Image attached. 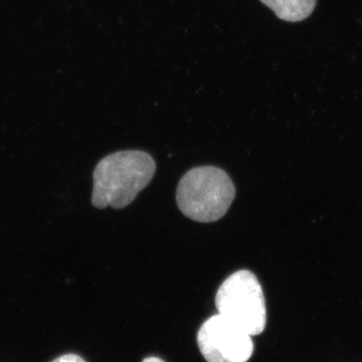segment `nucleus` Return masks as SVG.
<instances>
[{"mask_svg": "<svg viewBox=\"0 0 362 362\" xmlns=\"http://www.w3.org/2000/svg\"><path fill=\"white\" fill-rule=\"evenodd\" d=\"M218 314L251 337L266 327L267 311L263 288L254 273L235 272L218 288L216 296Z\"/></svg>", "mask_w": 362, "mask_h": 362, "instance_id": "3", "label": "nucleus"}, {"mask_svg": "<svg viewBox=\"0 0 362 362\" xmlns=\"http://www.w3.org/2000/svg\"><path fill=\"white\" fill-rule=\"evenodd\" d=\"M235 197V188L230 176L214 166L190 169L181 178L176 190L181 213L199 223L221 220Z\"/></svg>", "mask_w": 362, "mask_h": 362, "instance_id": "2", "label": "nucleus"}, {"mask_svg": "<svg viewBox=\"0 0 362 362\" xmlns=\"http://www.w3.org/2000/svg\"><path fill=\"white\" fill-rule=\"evenodd\" d=\"M156 170V161L144 151L126 150L105 157L93 173V206L116 209L129 206Z\"/></svg>", "mask_w": 362, "mask_h": 362, "instance_id": "1", "label": "nucleus"}, {"mask_svg": "<svg viewBox=\"0 0 362 362\" xmlns=\"http://www.w3.org/2000/svg\"><path fill=\"white\" fill-rule=\"evenodd\" d=\"M197 343L207 362H247L254 351L251 335L221 314L202 324Z\"/></svg>", "mask_w": 362, "mask_h": 362, "instance_id": "4", "label": "nucleus"}, {"mask_svg": "<svg viewBox=\"0 0 362 362\" xmlns=\"http://www.w3.org/2000/svg\"><path fill=\"white\" fill-rule=\"evenodd\" d=\"M143 362H164L162 359L158 358V357H148V358H145Z\"/></svg>", "mask_w": 362, "mask_h": 362, "instance_id": "7", "label": "nucleus"}, {"mask_svg": "<svg viewBox=\"0 0 362 362\" xmlns=\"http://www.w3.org/2000/svg\"><path fill=\"white\" fill-rule=\"evenodd\" d=\"M52 362H86L82 357L76 356V354H66L57 358Z\"/></svg>", "mask_w": 362, "mask_h": 362, "instance_id": "6", "label": "nucleus"}, {"mask_svg": "<svg viewBox=\"0 0 362 362\" xmlns=\"http://www.w3.org/2000/svg\"><path fill=\"white\" fill-rule=\"evenodd\" d=\"M270 7L281 20L286 21H301L306 20L316 6V0H261Z\"/></svg>", "mask_w": 362, "mask_h": 362, "instance_id": "5", "label": "nucleus"}]
</instances>
